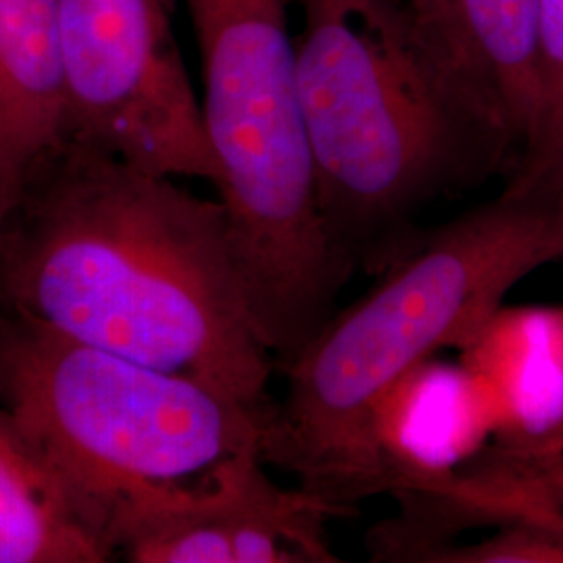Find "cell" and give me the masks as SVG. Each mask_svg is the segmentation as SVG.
Returning <instances> with one entry per match:
<instances>
[{
    "label": "cell",
    "instance_id": "5",
    "mask_svg": "<svg viewBox=\"0 0 563 563\" xmlns=\"http://www.w3.org/2000/svg\"><path fill=\"white\" fill-rule=\"evenodd\" d=\"M67 141L146 174L218 181L169 0H57Z\"/></svg>",
    "mask_w": 563,
    "mask_h": 563
},
{
    "label": "cell",
    "instance_id": "17",
    "mask_svg": "<svg viewBox=\"0 0 563 563\" xmlns=\"http://www.w3.org/2000/svg\"><path fill=\"white\" fill-rule=\"evenodd\" d=\"M11 207H13V199L7 195V190L0 186V239H2V230H4V223L7 218L11 213Z\"/></svg>",
    "mask_w": 563,
    "mask_h": 563
},
{
    "label": "cell",
    "instance_id": "10",
    "mask_svg": "<svg viewBox=\"0 0 563 563\" xmlns=\"http://www.w3.org/2000/svg\"><path fill=\"white\" fill-rule=\"evenodd\" d=\"M65 142L57 0H0V186L13 202Z\"/></svg>",
    "mask_w": 563,
    "mask_h": 563
},
{
    "label": "cell",
    "instance_id": "13",
    "mask_svg": "<svg viewBox=\"0 0 563 563\" xmlns=\"http://www.w3.org/2000/svg\"><path fill=\"white\" fill-rule=\"evenodd\" d=\"M541 0H455L463 80L504 130L518 159L537 123Z\"/></svg>",
    "mask_w": 563,
    "mask_h": 563
},
{
    "label": "cell",
    "instance_id": "9",
    "mask_svg": "<svg viewBox=\"0 0 563 563\" xmlns=\"http://www.w3.org/2000/svg\"><path fill=\"white\" fill-rule=\"evenodd\" d=\"M460 351L495 411L493 446L543 460L563 449V302L501 305Z\"/></svg>",
    "mask_w": 563,
    "mask_h": 563
},
{
    "label": "cell",
    "instance_id": "12",
    "mask_svg": "<svg viewBox=\"0 0 563 563\" xmlns=\"http://www.w3.org/2000/svg\"><path fill=\"white\" fill-rule=\"evenodd\" d=\"M401 522L426 549L481 526L532 522L563 530V449L528 460L488 444L449 483L405 497Z\"/></svg>",
    "mask_w": 563,
    "mask_h": 563
},
{
    "label": "cell",
    "instance_id": "11",
    "mask_svg": "<svg viewBox=\"0 0 563 563\" xmlns=\"http://www.w3.org/2000/svg\"><path fill=\"white\" fill-rule=\"evenodd\" d=\"M115 560L101 514L86 504L0 401V563Z\"/></svg>",
    "mask_w": 563,
    "mask_h": 563
},
{
    "label": "cell",
    "instance_id": "2",
    "mask_svg": "<svg viewBox=\"0 0 563 563\" xmlns=\"http://www.w3.org/2000/svg\"><path fill=\"white\" fill-rule=\"evenodd\" d=\"M297 95L328 242L383 274L422 241L439 197L516 151L444 67L405 0H299Z\"/></svg>",
    "mask_w": 563,
    "mask_h": 563
},
{
    "label": "cell",
    "instance_id": "3",
    "mask_svg": "<svg viewBox=\"0 0 563 563\" xmlns=\"http://www.w3.org/2000/svg\"><path fill=\"white\" fill-rule=\"evenodd\" d=\"M563 260V176L511 178L504 192L426 228L376 286L323 323L286 374L263 426L267 465L342 505L369 409L413 365L462 349L509 290Z\"/></svg>",
    "mask_w": 563,
    "mask_h": 563
},
{
    "label": "cell",
    "instance_id": "6",
    "mask_svg": "<svg viewBox=\"0 0 563 563\" xmlns=\"http://www.w3.org/2000/svg\"><path fill=\"white\" fill-rule=\"evenodd\" d=\"M186 7L201 57L216 186L253 211L299 201L313 186V162L288 0H186Z\"/></svg>",
    "mask_w": 563,
    "mask_h": 563
},
{
    "label": "cell",
    "instance_id": "15",
    "mask_svg": "<svg viewBox=\"0 0 563 563\" xmlns=\"http://www.w3.org/2000/svg\"><path fill=\"white\" fill-rule=\"evenodd\" d=\"M563 563V530L543 523L497 526V534L481 543L439 544L420 563Z\"/></svg>",
    "mask_w": 563,
    "mask_h": 563
},
{
    "label": "cell",
    "instance_id": "8",
    "mask_svg": "<svg viewBox=\"0 0 563 563\" xmlns=\"http://www.w3.org/2000/svg\"><path fill=\"white\" fill-rule=\"evenodd\" d=\"M493 437L495 411L481 378L462 362L423 360L369 409L342 505L434 490L476 460Z\"/></svg>",
    "mask_w": 563,
    "mask_h": 563
},
{
    "label": "cell",
    "instance_id": "14",
    "mask_svg": "<svg viewBox=\"0 0 563 563\" xmlns=\"http://www.w3.org/2000/svg\"><path fill=\"white\" fill-rule=\"evenodd\" d=\"M563 176V0H541L537 25V123L514 178Z\"/></svg>",
    "mask_w": 563,
    "mask_h": 563
},
{
    "label": "cell",
    "instance_id": "1",
    "mask_svg": "<svg viewBox=\"0 0 563 563\" xmlns=\"http://www.w3.org/2000/svg\"><path fill=\"white\" fill-rule=\"evenodd\" d=\"M0 307L269 411L276 363L251 322L220 201L67 141L21 184Z\"/></svg>",
    "mask_w": 563,
    "mask_h": 563
},
{
    "label": "cell",
    "instance_id": "7",
    "mask_svg": "<svg viewBox=\"0 0 563 563\" xmlns=\"http://www.w3.org/2000/svg\"><path fill=\"white\" fill-rule=\"evenodd\" d=\"M251 446L199 486H141L111 511L113 553L132 563H336L328 522L355 509L282 488Z\"/></svg>",
    "mask_w": 563,
    "mask_h": 563
},
{
    "label": "cell",
    "instance_id": "4",
    "mask_svg": "<svg viewBox=\"0 0 563 563\" xmlns=\"http://www.w3.org/2000/svg\"><path fill=\"white\" fill-rule=\"evenodd\" d=\"M0 401L107 530L130 490L199 486L234 455L262 446L272 411L67 339L4 307Z\"/></svg>",
    "mask_w": 563,
    "mask_h": 563
},
{
    "label": "cell",
    "instance_id": "16",
    "mask_svg": "<svg viewBox=\"0 0 563 563\" xmlns=\"http://www.w3.org/2000/svg\"><path fill=\"white\" fill-rule=\"evenodd\" d=\"M405 2L409 4L426 41L430 42L432 51L439 55L444 67L470 92L467 84L463 80L462 60H460V44H457V27H455V0H405ZM472 99L476 101L474 95H472Z\"/></svg>",
    "mask_w": 563,
    "mask_h": 563
},
{
    "label": "cell",
    "instance_id": "18",
    "mask_svg": "<svg viewBox=\"0 0 563 563\" xmlns=\"http://www.w3.org/2000/svg\"><path fill=\"white\" fill-rule=\"evenodd\" d=\"M562 262H563V260H562Z\"/></svg>",
    "mask_w": 563,
    "mask_h": 563
}]
</instances>
